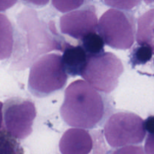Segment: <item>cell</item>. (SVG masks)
Returning <instances> with one entry per match:
<instances>
[{
  "mask_svg": "<svg viewBox=\"0 0 154 154\" xmlns=\"http://www.w3.org/2000/svg\"><path fill=\"white\" fill-rule=\"evenodd\" d=\"M96 141L94 133L80 128L69 129L60 141V150L62 154H90L94 150Z\"/></svg>",
  "mask_w": 154,
  "mask_h": 154,
  "instance_id": "obj_8",
  "label": "cell"
},
{
  "mask_svg": "<svg viewBox=\"0 0 154 154\" xmlns=\"http://www.w3.org/2000/svg\"><path fill=\"white\" fill-rule=\"evenodd\" d=\"M111 109L104 93L96 90L85 81L77 80L65 91L60 114L69 126L92 129L105 122Z\"/></svg>",
  "mask_w": 154,
  "mask_h": 154,
  "instance_id": "obj_1",
  "label": "cell"
},
{
  "mask_svg": "<svg viewBox=\"0 0 154 154\" xmlns=\"http://www.w3.org/2000/svg\"><path fill=\"white\" fill-rule=\"evenodd\" d=\"M97 32L108 46L115 49H129L135 42V18L132 14L111 8L99 19Z\"/></svg>",
  "mask_w": 154,
  "mask_h": 154,
  "instance_id": "obj_3",
  "label": "cell"
},
{
  "mask_svg": "<svg viewBox=\"0 0 154 154\" xmlns=\"http://www.w3.org/2000/svg\"><path fill=\"white\" fill-rule=\"evenodd\" d=\"M3 108L7 132L17 139L27 138L36 117L35 104L29 99L14 97L8 99Z\"/></svg>",
  "mask_w": 154,
  "mask_h": 154,
  "instance_id": "obj_6",
  "label": "cell"
},
{
  "mask_svg": "<svg viewBox=\"0 0 154 154\" xmlns=\"http://www.w3.org/2000/svg\"><path fill=\"white\" fill-rule=\"evenodd\" d=\"M153 10L148 11L138 19V27L137 32V40L139 45H148L153 46Z\"/></svg>",
  "mask_w": 154,
  "mask_h": 154,
  "instance_id": "obj_11",
  "label": "cell"
},
{
  "mask_svg": "<svg viewBox=\"0 0 154 154\" xmlns=\"http://www.w3.org/2000/svg\"><path fill=\"white\" fill-rule=\"evenodd\" d=\"M146 132L144 120L127 111L110 116L104 128L107 142L114 148L140 144L144 141Z\"/></svg>",
  "mask_w": 154,
  "mask_h": 154,
  "instance_id": "obj_5",
  "label": "cell"
},
{
  "mask_svg": "<svg viewBox=\"0 0 154 154\" xmlns=\"http://www.w3.org/2000/svg\"><path fill=\"white\" fill-rule=\"evenodd\" d=\"M144 1H145V2L147 3V4H152V3H153V0H144Z\"/></svg>",
  "mask_w": 154,
  "mask_h": 154,
  "instance_id": "obj_22",
  "label": "cell"
},
{
  "mask_svg": "<svg viewBox=\"0 0 154 154\" xmlns=\"http://www.w3.org/2000/svg\"><path fill=\"white\" fill-rule=\"evenodd\" d=\"M98 18L93 7H86L63 15L60 29L64 34L76 39H82L90 32H97Z\"/></svg>",
  "mask_w": 154,
  "mask_h": 154,
  "instance_id": "obj_7",
  "label": "cell"
},
{
  "mask_svg": "<svg viewBox=\"0 0 154 154\" xmlns=\"http://www.w3.org/2000/svg\"><path fill=\"white\" fill-rule=\"evenodd\" d=\"M3 104L2 102H0V129H1L2 126V120H3Z\"/></svg>",
  "mask_w": 154,
  "mask_h": 154,
  "instance_id": "obj_21",
  "label": "cell"
},
{
  "mask_svg": "<svg viewBox=\"0 0 154 154\" xmlns=\"http://www.w3.org/2000/svg\"><path fill=\"white\" fill-rule=\"evenodd\" d=\"M153 117H150L144 121V127H145L146 132H149L150 135H153Z\"/></svg>",
  "mask_w": 154,
  "mask_h": 154,
  "instance_id": "obj_19",
  "label": "cell"
},
{
  "mask_svg": "<svg viewBox=\"0 0 154 154\" xmlns=\"http://www.w3.org/2000/svg\"><path fill=\"white\" fill-rule=\"evenodd\" d=\"M153 54V46L148 45H139L135 48L131 56V63L133 66L145 64L151 60Z\"/></svg>",
  "mask_w": 154,
  "mask_h": 154,
  "instance_id": "obj_14",
  "label": "cell"
},
{
  "mask_svg": "<svg viewBox=\"0 0 154 154\" xmlns=\"http://www.w3.org/2000/svg\"><path fill=\"white\" fill-rule=\"evenodd\" d=\"M85 0H52V5L62 13L72 11L82 6Z\"/></svg>",
  "mask_w": 154,
  "mask_h": 154,
  "instance_id": "obj_15",
  "label": "cell"
},
{
  "mask_svg": "<svg viewBox=\"0 0 154 154\" xmlns=\"http://www.w3.org/2000/svg\"><path fill=\"white\" fill-rule=\"evenodd\" d=\"M88 55L81 45H67L63 51L62 60L66 73L75 76L81 75L86 66Z\"/></svg>",
  "mask_w": 154,
  "mask_h": 154,
  "instance_id": "obj_9",
  "label": "cell"
},
{
  "mask_svg": "<svg viewBox=\"0 0 154 154\" xmlns=\"http://www.w3.org/2000/svg\"><path fill=\"white\" fill-rule=\"evenodd\" d=\"M123 70V63L117 56L104 52L88 57L81 75L96 90L110 93L117 88Z\"/></svg>",
  "mask_w": 154,
  "mask_h": 154,
  "instance_id": "obj_4",
  "label": "cell"
},
{
  "mask_svg": "<svg viewBox=\"0 0 154 154\" xmlns=\"http://www.w3.org/2000/svg\"><path fill=\"white\" fill-rule=\"evenodd\" d=\"M82 47L89 57L99 55L104 53V43L97 32H90L82 39Z\"/></svg>",
  "mask_w": 154,
  "mask_h": 154,
  "instance_id": "obj_12",
  "label": "cell"
},
{
  "mask_svg": "<svg viewBox=\"0 0 154 154\" xmlns=\"http://www.w3.org/2000/svg\"><path fill=\"white\" fill-rule=\"evenodd\" d=\"M17 0H0V11H4L14 5Z\"/></svg>",
  "mask_w": 154,
  "mask_h": 154,
  "instance_id": "obj_18",
  "label": "cell"
},
{
  "mask_svg": "<svg viewBox=\"0 0 154 154\" xmlns=\"http://www.w3.org/2000/svg\"><path fill=\"white\" fill-rule=\"evenodd\" d=\"M14 33L8 18L0 14V60L11 57L13 51Z\"/></svg>",
  "mask_w": 154,
  "mask_h": 154,
  "instance_id": "obj_10",
  "label": "cell"
},
{
  "mask_svg": "<svg viewBox=\"0 0 154 154\" xmlns=\"http://www.w3.org/2000/svg\"><path fill=\"white\" fill-rule=\"evenodd\" d=\"M108 154H146L141 146L128 145L117 149L114 151L109 152Z\"/></svg>",
  "mask_w": 154,
  "mask_h": 154,
  "instance_id": "obj_17",
  "label": "cell"
},
{
  "mask_svg": "<svg viewBox=\"0 0 154 154\" xmlns=\"http://www.w3.org/2000/svg\"><path fill=\"white\" fill-rule=\"evenodd\" d=\"M108 6L118 10L129 11L137 7L141 0H104Z\"/></svg>",
  "mask_w": 154,
  "mask_h": 154,
  "instance_id": "obj_16",
  "label": "cell"
},
{
  "mask_svg": "<svg viewBox=\"0 0 154 154\" xmlns=\"http://www.w3.org/2000/svg\"><path fill=\"white\" fill-rule=\"evenodd\" d=\"M26 3L35 6H45L48 4L50 0H23Z\"/></svg>",
  "mask_w": 154,
  "mask_h": 154,
  "instance_id": "obj_20",
  "label": "cell"
},
{
  "mask_svg": "<svg viewBox=\"0 0 154 154\" xmlns=\"http://www.w3.org/2000/svg\"><path fill=\"white\" fill-rule=\"evenodd\" d=\"M0 154H23L16 138L6 130L0 131Z\"/></svg>",
  "mask_w": 154,
  "mask_h": 154,
  "instance_id": "obj_13",
  "label": "cell"
},
{
  "mask_svg": "<svg viewBox=\"0 0 154 154\" xmlns=\"http://www.w3.org/2000/svg\"><path fill=\"white\" fill-rule=\"evenodd\" d=\"M67 78L61 56L47 54L32 66L28 88L36 97H45L62 90L67 82Z\"/></svg>",
  "mask_w": 154,
  "mask_h": 154,
  "instance_id": "obj_2",
  "label": "cell"
}]
</instances>
